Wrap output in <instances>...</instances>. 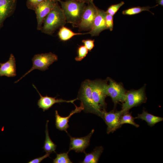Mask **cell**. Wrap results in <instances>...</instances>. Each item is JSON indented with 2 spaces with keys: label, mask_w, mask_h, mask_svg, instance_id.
<instances>
[{
  "label": "cell",
  "mask_w": 163,
  "mask_h": 163,
  "mask_svg": "<svg viewBox=\"0 0 163 163\" xmlns=\"http://www.w3.org/2000/svg\"><path fill=\"white\" fill-rule=\"evenodd\" d=\"M145 90V86H144L139 89L126 92L125 101L122 104V110L124 113L132 107L145 102L147 98Z\"/></svg>",
  "instance_id": "6"
},
{
  "label": "cell",
  "mask_w": 163,
  "mask_h": 163,
  "mask_svg": "<svg viewBox=\"0 0 163 163\" xmlns=\"http://www.w3.org/2000/svg\"><path fill=\"white\" fill-rule=\"evenodd\" d=\"M105 23L107 29L112 31L113 27V16L107 14L105 17Z\"/></svg>",
  "instance_id": "27"
},
{
  "label": "cell",
  "mask_w": 163,
  "mask_h": 163,
  "mask_svg": "<svg viewBox=\"0 0 163 163\" xmlns=\"http://www.w3.org/2000/svg\"><path fill=\"white\" fill-rule=\"evenodd\" d=\"M75 108L70 113L69 115L66 117H63L59 115L58 111L56 110L55 112V125L56 128L60 131H64L68 133L67 129L69 127L68 124L69 119L74 114L80 113L82 110H83L84 107L82 103L81 102L80 106L78 107L75 104Z\"/></svg>",
  "instance_id": "14"
},
{
  "label": "cell",
  "mask_w": 163,
  "mask_h": 163,
  "mask_svg": "<svg viewBox=\"0 0 163 163\" xmlns=\"http://www.w3.org/2000/svg\"><path fill=\"white\" fill-rule=\"evenodd\" d=\"M135 118L145 120L147 123L148 125L151 127L163 120L162 117L154 115L144 110L142 113L138 114L137 116Z\"/></svg>",
  "instance_id": "18"
},
{
  "label": "cell",
  "mask_w": 163,
  "mask_h": 163,
  "mask_svg": "<svg viewBox=\"0 0 163 163\" xmlns=\"http://www.w3.org/2000/svg\"><path fill=\"white\" fill-rule=\"evenodd\" d=\"M107 79L109 84L107 88V96L111 98L115 106L119 102H123L127 91L123 85L110 78H108Z\"/></svg>",
  "instance_id": "8"
},
{
  "label": "cell",
  "mask_w": 163,
  "mask_h": 163,
  "mask_svg": "<svg viewBox=\"0 0 163 163\" xmlns=\"http://www.w3.org/2000/svg\"><path fill=\"white\" fill-rule=\"evenodd\" d=\"M107 78L105 80H90L94 101L96 106L102 111L106 110L107 107L105 99L107 96Z\"/></svg>",
  "instance_id": "4"
},
{
  "label": "cell",
  "mask_w": 163,
  "mask_h": 163,
  "mask_svg": "<svg viewBox=\"0 0 163 163\" xmlns=\"http://www.w3.org/2000/svg\"><path fill=\"white\" fill-rule=\"evenodd\" d=\"M58 60V56L51 52L38 54L34 55L32 60L33 66L31 68L14 83L18 82L22 78L34 69L44 71L48 69L50 66Z\"/></svg>",
  "instance_id": "5"
},
{
  "label": "cell",
  "mask_w": 163,
  "mask_h": 163,
  "mask_svg": "<svg viewBox=\"0 0 163 163\" xmlns=\"http://www.w3.org/2000/svg\"><path fill=\"white\" fill-rule=\"evenodd\" d=\"M82 42L88 50L90 52L91 51L94 46V40H83Z\"/></svg>",
  "instance_id": "28"
},
{
  "label": "cell",
  "mask_w": 163,
  "mask_h": 163,
  "mask_svg": "<svg viewBox=\"0 0 163 163\" xmlns=\"http://www.w3.org/2000/svg\"><path fill=\"white\" fill-rule=\"evenodd\" d=\"M135 118L132 116L131 114L128 111L124 113L121 116L120 120V124L121 126L124 124H129L138 128L139 125L135 122Z\"/></svg>",
  "instance_id": "22"
},
{
  "label": "cell",
  "mask_w": 163,
  "mask_h": 163,
  "mask_svg": "<svg viewBox=\"0 0 163 163\" xmlns=\"http://www.w3.org/2000/svg\"><path fill=\"white\" fill-rule=\"evenodd\" d=\"M56 2L53 0H45L34 9L37 19V28L38 30H40L45 18L53 8Z\"/></svg>",
  "instance_id": "10"
},
{
  "label": "cell",
  "mask_w": 163,
  "mask_h": 163,
  "mask_svg": "<svg viewBox=\"0 0 163 163\" xmlns=\"http://www.w3.org/2000/svg\"><path fill=\"white\" fill-rule=\"evenodd\" d=\"M16 75L15 59L14 55L11 53L7 61L0 63V77H14Z\"/></svg>",
  "instance_id": "16"
},
{
  "label": "cell",
  "mask_w": 163,
  "mask_h": 163,
  "mask_svg": "<svg viewBox=\"0 0 163 163\" xmlns=\"http://www.w3.org/2000/svg\"><path fill=\"white\" fill-rule=\"evenodd\" d=\"M77 98L82 103L85 112L93 113L102 118L103 111L96 106L93 101L90 80H86L82 83Z\"/></svg>",
  "instance_id": "3"
},
{
  "label": "cell",
  "mask_w": 163,
  "mask_h": 163,
  "mask_svg": "<svg viewBox=\"0 0 163 163\" xmlns=\"http://www.w3.org/2000/svg\"><path fill=\"white\" fill-rule=\"evenodd\" d=\"M88 50L84 45L79 46L78 48L77 56L75 58L77 61L82 60L87 55Z\"/></svg>",
  "instance_id": "24"
},
{
  "label": "cell",
  "mask_w": 163,
  "mask_h": 163,
  "mask_svg": "<svg viewBox=\"0 0 163 163\" xmlns=\"http://www.w3.org/2000/svg\"><path fill=\"white\" fill-rule=\"evenodd\" d=\"M45 0H27L26 5L27 8L34 10L36 7Z\"/></svg>",
  "instance_id": "26"
},
{
  "label": "cell",
  "mask_w": 163,
  "mask_h": 163,
  "mask_svg": "<svg viewBox=\"0 0 163 163\" xmlns=\"http://www.w3.org/2000/svg\"><path fill=\"white\" fill-rule=\"evenodd\" d=\"M124 113L122 110L120 111L113 110L108 112L106 110H103L102 118L107 126V133L108 134L113 133L121 127L120 119Z\"/></svg>",
  "instance_id": "9"
},
{
  "label": "cell",
  "mask_w": 163,
  "mask_h": 163,
  "mask_svg": "<svg viewBox=\"0 0 163 163\" xmlns=\"http://www.w3.org/2000/svg\"><path fill=\"white\" fill-rule=\"evenodd\" d=\"M158 5L157 4L153 7L149 6L140 7L139 6L133 7L123 10L122 11V14L125 15H132L138 14L143 11H147L150 12L153 15H154V14L151 12L150 11V9L152 8L155 7Z\"/></svg>",
  "instance_id": "21"
},
{
  "label": "cell",
  "mask_w": 163,
  "mask_h": 163,
  "mask_svg": "<svg viewBox=\"0 0 163 163\" xmlns=\"http://www.w3.org/2000/svg\"><path fill=\"white\" fill-rule=\"evenodd\" d=\"M104 151V148L102 146L97 147L91 152L85 153V157L83 160L80 162L81 163H97Z\"/></svg>",
  "instance_id": "17"
},
{
  "label": "cell",
  "mask_w": 163,
  "mask_h": 163,
  "mask_svg": "<svg viewBox=\"0 0 163 163\" xmlns=\"http://www.w3.org/2000/svg\"><path fill=\"white\" fill-rule=\"evenodd\" d=\"M76 0L79 2H83L85 3H86L87 4H88L90 2H91L92 1H93V0Z\"/></svg>",
  "instance_id": "30"
},
{
  "label": "cell",
  "mask_w": 163,
  "mask_h": 163,
  "mask_svg": "<svg viewBox=\"0 0 163 163\" xmlns=\"http://www.w3.org/2000/svg\"><path fill=\"white\" fill-rule=\"evenodd\" d=\"M66 23L63 11L56 2L53 8L45 18L40 30L43 33L52 35Z\"/></svg>",
  "instance_id": "1"
},
{
  "label": "cell",
  "mask_w": 163,
  "mask_h": 163,
  "mask_svg": "<svg viewBox=\"0 0 163 163\" xmlns=\"http://www.w3.org/2000/svg\"><path fill=\"white\" fill-rule=\"evenodd\" d=\"M17 2V0H0V29L5 20L14 13Z\"/></svg>",
  "instance_id": "13"
},
{
  "label": "cell",
  "mask_w": 163,
  "mask_h": 163,
  "mask_svg": "<svg viewBox=\"0 0 163 163\" xmlns=\"http://www.w3.org/2000/svg\"><path fill=\"white\" fill-rule=\"evenodd\" d=\"M124 4V2L122 1L119 3L111 5L107 8V11H105L106 12L107 14L113 16L120 8Z\"/></svg>",
  "instance_id": "25"
},
{
  "label": "cell",
  "mask_w": 163,
  "mask_h": 163,
  "mask_svg": "<svg viewBox=\"0 0 163 163\" xmlns=\"http://www.w3.org/2000/svg\"><path fill=\"white\" fill-rule=\"evenodd\" d=\"M106 11L98 8L97 14L91 30L87 34L91 36H99L103 31L107 29L105 23Z\"/></svg>",
  "instance_id": "12"
},
{
  "label": "cell",
  "mask_w": 163,
  "mask_h": 163,
  "mask_svg": "<svg viewBox=\"0 0 163 163\" xmlns=\"http://www.w3.org/2000/svg\"><path fill=\"white\" fill-rule=\"evenodd\" d=\"M156 2L158 5H160L163 6V0H156Z\"/></svg>",
  "instance_id": "31"
},
{
  "label": "cell",
  "mask_w": 163,
  "mask_h": 163,
  "mask_svg": "<svg viewBox=\"0 0 163 163\" xmlns=\"http://www.w3.org/2000/svg\"><path fill=\"white\" fill-rule=\"evenodd\" d=\"M94 131L92 129L87 136L83 137H74L69 135L70 142L69 151L74 150L76 152L85 153V149L90 145L91 138Z\"/></svg>",
  "instance_id": "11"
},
{
  "label": "cell",
  "mask_w": 163,
  "mask_h": 163,
  "mask_svg": "<svg viewBox=\"0 0 163 163\" xmlns=\"http://www.w3.org/2000/svg\"><path fill=\"white\" fill-rule=\"evenodd\" d=\"M86 6L81 20L77 27L79 31L91 30L97 14L98 8L93 1L90 2Z\"/></svg>",
  "instance_id": "7"
},
{
  "label": "cell",
  "mask_w": 163,
  "mask_h": 163,
  "mask_svg": "<svg viewBox=\"0 0 163 163\" xmlns=\"http://www.w3.org/2000/svg\"><path fill=\"white\" fill-rule=\"evenodd\" d=\"M53 0L56 2H59L60 0Z\"/></svg>",
  "instance_id": "32"
},
{
  "label": "cell",
  "mask_w": 163,
  "mask_h": 163,
  "mask_svg": "<svg viewBox=\"0 0 163 163\" xmlns=\"http://www.w3.org/2000/svg\"><path fill=\"white\" fill-rule=\"evenodd\" d=\"M86 34L87 33L74 32L70 29L63 26L59 29L58 35L61 40L65 41L70 39L75 36Z\"/></svg>",
  "instance_id": "19"
},
{
  "label": "cell",
  "mask_w": 163,
  "mask_h": 163,
  "mask_svg": "<svg viewBox=\"0 0 163 163\" xmlns=\"http://www.w3.org/2000/svg\"><path fill=\"white\" fill-rule=\"evenodd\" d=\"M59 2L65 15L66 23L77 27L79 24L86 6L85 3L76 0H67Z\"/></svg>",
  "instance_id": "2"
},
{
  "label": "cell",
  "mask_w": 163,
  "mask_h": 163,
  "mask_svg": "<svg viewBox=\"0 0 163 163\" xmlns=\"http://www.w3.org/2000/svg\"><path fill=\"white\" fill-rule=\"evenodd\" d=\"M51 153L48 152L43 156L38 158L34 159L28 162V163H40L43 159L49 157Z\"/></svg>",
  "instance_id": "29"
},
{
  "label": "cell",
  "mask_w": 163,
  "mask_h": 163,
  "mask_svg": "<svg viewBox=\"0 0 163 163\" xmlns=\"http://www.w3.org/2000/svg\"><path fill=\"white\" fill-rule=\"evenodd\" d=\"M69 152L56 154V157L53 159V163H72L68 155Z\"/></svg>",
  "instance_id": "23"
},
{
  "label": "cell",
  "mask_w": 163,
  "mask_h": 163,
  "mask_svg": "<svg viewBox=\"0 0 163 163\" xmlns=\"http://www.w3.org/2000/svg\"><path fill=\"white\" fill-rule=\"evenodd\" d=\"M34 87L36 90L40 97V99L38 100L37 105L39 108L42 109L43 111L48 110L56 103H60L62 102L71 103L74 104V102L78 99L77 98L73 100L67 101L62 99H56L55 97H49L47 95L46 96H43L39 92L36 86L33 84Z\"/></svg>",
  "instance_id": "15"
},
{
  "label": "cell",
  "mask_w": 163,
  "mask_h": 163,
  "mask_svg": "<svg viewBox=\"0 0 163 163\" xmlns=\"http://www.w3.org/2000/svg\"><path fill=\"white\" fill-rule=\"evenodd\" d=\"M49 121L47 120L46 125L45 139L44 141V146L43 149L46 153H52L53 152H56V145L50 139L48 129V123Z\"/></svg>",
  "instance_id": "20"
}]
</instances>
